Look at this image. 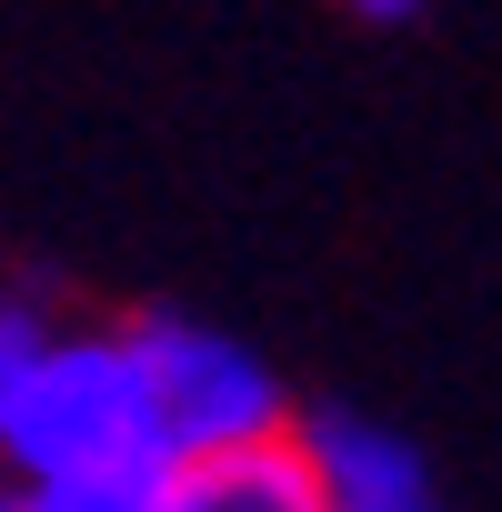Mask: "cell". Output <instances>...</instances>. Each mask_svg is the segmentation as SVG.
<instances>
[{
	"label": "cell",
	"instance_id": "cell-1",
	"mask_svg": "<svg viewBox=\"0 0 502 512\" xmlns=\"http://www.w3.org/2000/svg\"><path fill=\"white\" fill-rule=\"evenodd\" d=\"M141 442H151V412H141L131 322L41 312L11 382H0V472L21 482V472H61V462H91V452H141Z\"/></svg>",
	"mask_w": 502,
	"mask_h": 512
},
{
	"label": "cell",
	"instance_id": "cell-2",
	"mask_svg": "<svg viewBox=\"0 0 502 512\" xmlns=\"http://www.w3.org/2000/svg\"><path fill=\"white\" fill-rule=\"evenodd\" d=\"M131 362H141V412H151V442L181 462V452H221V442H262L292 422V392L282 372L231 342L221 322H191V312H131Z\"/></svg>",
	"mask_w": 502,
	"mask_h": 512
},
{
	"label": "cell",
	"instance_id": "cell-3",
	"mask_svg": "<svg viewBox=\"0 0 502 512\" xmlns=\"http://www.w3.org/2000/svg\"><path fill=\"white\" fill-rule=\"evenodd\" d=\"M292 422L322 472V512H452L432 462L392 422H372V412H292Z\"/></svg>",
	"mask_w": 502,
	"mask_h": 512
},
{
	"label": "cell",
	"instance_id": "cell-4",
	"mask_svg": "<svg viewBox=\"0 0 502 512\" xmlns=\"http://www.w3.org/2000/svg\"><path fill=\"white\" fill-rule=\"evenodd\" d=\"M161 512H322V472L302 452V422H282L262 442L181 452L161 482Z\"/></svg>",
	"mask_w": 502,
	"mask_h": 512
},
{
	"label": "cell",
	"instance_id": "cell-5",
	"mask_svg": "<svg viewBox=\"0 0 502 512\" xmlns=\"http://www.w3.org/2000/svg\"><path fill=\"white\" fill-rule=\"evenodd\" d=\"M161 482H171V452H91V462H61V472H21V512H161Z\"/></svg>",
	"mask_w": 502,
	"mask_h": 512
},
{
	"label": "cell",
	"instance_id": "cell-6",
	"mask_svg": "<svg viewBox=\"0 0 502 512\" xmlns=\"http://www.w3.org/2000/svg\"><path fill=\"white\" fill-rule=\"evenodd\" d=\"M31 322H41V302H31V292H0V382H11V362H21Z\"/></svg>",
	"mask_w": 502,
	"mask_h": 512
},
{
	"label": "cell",
	"instance_id": "cell-7",
	"mask_svg": "<svg viewBox=\"0 0 502 512\" xmlns=\"http://www.w3.org/2000/svg\"><path fill=\"white\" fill-rule=\"evenodd\" d=\"M342 11H352L362 31H412V21L432 11V0H342Z\"/></svg>",
	"mask_w": 502,
	"mask_h": 512
},
{
	"label": "cell",
	"instance_id": "cell-8",
	"mask_svg": "<svg viewBox=\"0 0 502 512\" xmlns=\"http://www.w3.org/2000/svg\"><path fill=\"white\" fill-rule=\"evenodd\" d=\"M0 512H21V492H11V472H0Z\"/></svg>",
	"mask_w": 502,
	"mask_h": 512
}]
</instances>
